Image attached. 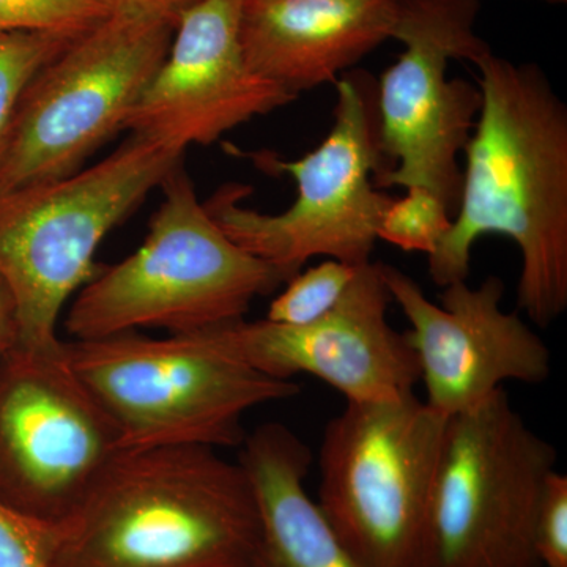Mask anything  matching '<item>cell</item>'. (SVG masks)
<instances>
[{
  "instance_id": "6da1fadb",
  "label": "cell",
  "mask_w": 567,
  "mask_h": 567,
  "mask_svg": "<svg viewBox=\"0 0 567 567\" xmlns=\"http://www.w3.org/2000/svg\"><path fill=\"white\" fill-rule=\"evenodd\" d=\"M481 110L450 230L427 256L439 287L466 281L473 248L503 235L520 252L517 306L550 327L567 309V107L536 63H476Z\"/></svg>"
},
{
  "instance_id": "7a4b0ae2",
  "label": "cell",
  "mask_w": 567,
  "mask_h": 567,
  "mask_svg": "<svg viewBox=\"0 0 567 567\" xmlns=\"http://www.w3.org/2000/svg\"><path fill=\"white\" fill-rule=\"evenodd\" d=\"M259 537L244 465L169 446L123 451L44 548L50 567H252Z\"/></svg>"
},
{
  "instance_id": "3957f363",
  "label": "cell",
  "mask_w": 567,
  "mask_h": 567,
  "mask_svg": "<svg viewBox=\"0 0 567 567\" xmlns=\"http://www.w3.org/2000/svg\"><path fill=\"white\" fill-rule=\"evenodd\" d=\"M163 200L144 244L71 300L74 341L137 328L193 334L244 320L256 298L287 282L274 265L230 240L197 196L182 164L159 186Z\"/></svg>"
},
{
  "instance_id": "277c9868",
  "label": "cell",
  "mask_w": 567,
  "mask_h": 567,
  "mask_svg": "<svg viewBox=\"0 0 567 567\" xmlns=\"http://www.w3.org/2000/svg\"><path fill=\"white\" fill-rule=\"evenodd\" d=\"M185 152L132 134L102 162L0 196V278L17 308L18 347L50 352L66 305L99 274L107 234L183 163Z\"/></svg>"
},
{
  "instance_id": "5b68a950",
  "label": "cell",
  "mask_w": 567,
  "mask_h": 567,
  "mask_svg": "<svg viewBox=\"0 0 567 567\" xmlns=\"http://www.w3.org/2000/svg\"><path fill=\"white\" fill-rule=\"evenodd\" d=\"M78 377L121 432L123 451L241 445L249 410L300 393L208 344L203 336L136 331L63 341Z\"/></svg>"
},
{
  "instance_id": "8992f818",
  "label": "cell",
  "mask_w": 567,
  "mask_h": 567,
  "mask_svg": "<svg viewBox=\"0 0 567 567\" xmlns=\"http://www.w3.org/2000/svg\"><path fill=\"white\" fill-rule=\"evenodd\" d=\"M334 85L333 126L315 151L298 159L248 153L264 173L292 178L297 197L287 210L270 215L246 207L251 188L240 183L219 186L204 200L230 240L287 281L316 257L357 267L371 262L380 219L393 199L374 183L385 162L363 76H341Z\"/></svg>"
},
{
  "instance_id": "52a82bcc",
  "label": "cell",
  "mask_w": 567,
  "mask_h": 567,
  "mask_svg": "<svg viewBox=\"0 0 567 567\" xmlns=\"http://www.w3.org/2000/svg\"><path fill=\"white\" fill-rule=\"evenodd\" d=\"M447 417L416 394L347 402L324 427L320 507L365 567H429L431 503Z\"/></svg>"
},
{
  "instance_id": "ba28073f",
  "label": "cell",
  "mask_w": 567,
  "mask_h": 567,
  "mask_svg": "<svg viewBox=\"0 0 567 567\" xmlns=\"http://www.w3.org/2000/svg\"><path fill=\"white\" fill-rule=\"evenodd\" d=\"M174 31V22L123 6L47 63L0 152V196L76 173L122 132Z\"/></svg>"
},
{
  "instance_id": "9c48e42d",
  "label": "cell",
  "mask_w": 567,
  "mask_h": 567,
  "mask_svg": "<svg viewBox=\"0 0 567 567\" xmlns=\"http://www.w3.org/2000/svg\"><path fill=\"white\" fill-rule=\"evenodd\" d=\"M557 450L505 388L447 417L431 503L429 567H540L537 507Z\"/></svg>"
},
{
  "instance_id": "30bf717a",
  "label": "cell",
  "mask_w": 567,
  "mask_h": 567,
  "mask_svg": "<svg viewBox=\"0 0 567 567\" xmlns=\"http://www.w3.org/2000/svg\"><path fill=\"white\" fill-rule=\"evenodd\" d=\"M480 0H401L391 39L404 44L377 89V142L395 166L377 188L423 186L456 215L462 188L458 155L475 128L480 87L447 80V63L476 65L491 54L476 32Z\"/></svg>"
},
{
  "instance_id": "8fae6325",
  "label": "cell",
  "mask_w": 567,
  "mask_h": 567,
  "mask_svg": "<svg viewBox=\"0 0 567 567\" xmlns=\"http://www.w3.org/2000/svg\"><path fill=\"white\" fill-rule=\"evenodd\" d=\"M123 453L62 346L0 357V502L44 528L73 516Z\"/></svg>"
},
{
  "instance_id": "7c38bea8",
  "label": "cell",
  "mask_w": 567,
  "mask_h": 567,
  "mask_svg": "<svg viewBox=\"0 0 567 567\" xmlns=\"http://www.w3.org/2000/svg\"><path fill=\"white\" fill-rule=\"evenodd\" d=\"M379 267L391 303L410 324L405 339L420 365L424 402L434 412L458 415L507 382L537 385L550 377V350L520 316L503 308L505 282L498 276L476 287L450 284L436 305L412 276Z\"/></svg>"
},
{
  "instance_id": "4fadbf2b",
  "label": "cell",
  "mask_w": 567,
  "mask_h": 567,
  "mask_svg": "<svg viewBox=\"0 0 567 567\" xmlns=\"http://www.w3.org/2000/svg\"><path fill=\"white\" fill-rule=\"evenodd\" d=\"M390 305L379 262L371 260L358 268L333 311L316 322L244 319L197 334L265 375H312L347 402L393 401L415 393L420 365L405 334L388 320Z\"/></svg>"
},
{
  "instance_id": "5bb4252c",
  "label": "cell",
  "mask_w": 567,
  "mask_h": 567,
  "mask_svg": "<svg viewBox=\"0 0 567 567\" xmlns=\"http://www.w3.org/2000/svg\"><path fill=\"white\" fill-rule=\"evenodd\" d=\"M241 3L204 0L182 14L166 58L123 130L186 152L298 99L246 62Z\"/></svg>"
},
{
  "instance_id": "9a60e30c",
  "label": "cell",
  "mask_w": 567,
  "mask_h": 567,
  "mask_svg": "<svg viewBox=\"0 0 567 567\" xmlns=\"http://www.w3.org/2000/svg\"><path fill=\"white\" fill-rule=\"evenodd\" d=\"M401 0H244L248 65L298 96L334 84L391 39Z\"/></svg>"
},
{
  "instance_id": "2e32d148",
  "label": "cell",
  "mask_w": 567,
  "mask_h": 567,
  "mask_svg": "<svg viewBox=\"0 0 567 567\" xmlns=\"http://www.w3.org/2000/svg\"><path fill=\"white\" fill-rule=\"evenodd\" d=\"M244 465L259 505L260 537L252 567H365L328 524L305 480L312 454L284 424L245 436Z\"/></svg>"
},
{
  "instance_id": "e0dca14e",
  "label": "cell",
  "mask_w": 567,
  "mask_h": 567,
  "mask_svg": "<svg viewBox=\"0 0 567 567\" xmlns=\"http://www.w3.org/2000/svg\"><path fill=\"white\" fill-rule=\"evenodd\" d=\"M360 267L327 259L300 271L271 301L265 319L284 324H308L322 319L342 300Z\"/></svg>"
},
{
  "instance_id": "ac0fdd59",
  "label": "cell",
  "mask_w": 567,
  "mask_h": 567,
  "mask_svg": "<svg viewBox=\"0 0 567 567\" xmlns=\"http://www.w3.org/2000/svg\"><path fill=\"white\" fill-rule=\"evenodd\" d=\"M121 7V0H0V33L76 39Z\"/></svg>"
},
{
  "instance_id": "d6986e66",
  "label": "cell",
  "mask_w": 567,
  "mask_h": 567,
  "mask_svg": "<svg viewBox=\"0 0 567 567\" xmlns=\"http://www.w3.org/2000/svg\"><path fill=\"white\" fill-rule=\"evenodd\" d=\"M73 40L50 33H0V152L33 78Z\"/></svg>"
},
{
  "instance_id": "ffe728a7",
  "label": "cell",
  "mask_w": 567,
  "mask_h": 567,
  "mask_svg": "<svg viewBox=\"0 0 567 567\" xmlns=\"http://www.w3.org/2000/svg\"><path fill=\"white\" fill-rule=\"evenodd\" d=\"M453 223V213L431 189L410 186L405 196L391 199L380 219L377 238L405 252L431 256Z\"/></svg>"
},
{
  "instance_id": "44dd1931",
  "label": "cell",
  "mask_w": 567,
  "mask_h": 567,
  "mask_svg": "<svg viewBox=\"0 0 567 567\" xmlns=\"http://www.w3.org/2000/svg\"><path fill=\"white\" fill-rule=\"evenodd\" d=\"M535 548L540 567H567V476H548L537 507Z\"/></svg>"
},
{
  "instance_id": "7402d4cb",
  "label": "cell",
  "mask_w": 567,
  "mask_h": 567,
  "mask_svg": "<svg viewBox=\"0 0 567 567\" xmlns=\"http://www.w3.org/2000/svg\"><path fill=\"white\" fill-rule=\"evenodd\" d=\"M0 567H50L44 527L0 502Z\"/></svg>"
},
{
  "instance_id": "603a6c76",
  "label": "cell",
  "mask_w": 567,
  "mask_h": 567,
  "mask_svg": "<svg viewBox=\"0 0 567 567\" xmlns=\"http://www.w3.org/2000/svg\"><path fill=\"white\" fill-rule=\"evenodd\" d=\"M20 327H18L17 308L9 287L0 278V357L18 346Z\"/></svg>"
},
{
  "instance_id": "cb8c5ba5",
  "label": "cell",
  "mask_w": 567,
  "mask_h": 567,
  "mask_svg": "<svg viewBox=\"0 0 567 567\" xmlns=\"http://www.w3.org/2000/svg\"><path fill=\"white\" fill-rule=\"evenodd\" d=\"M123 6L133 7V9L148 11V13L158 14L164 20L174 22L181 20L183 13L199 6L204 0H121Z\"/></svg>"
},
{
  "instance_id": "d4e9b609",
  "label": "cell",
  "mask_w": 567,
  "mask_h": 567,
  "mask_svg": "<svg viewBox=\"0 0 567 567\" xmlns=\"http://www.w3.org/2000/svg\"><path fill=\"white\" fill-rule=\"evenodd\" d=\"M540 2L555 3V6H561V3H566L567 0H540Z\"/></svg>"
}]
</instances>
